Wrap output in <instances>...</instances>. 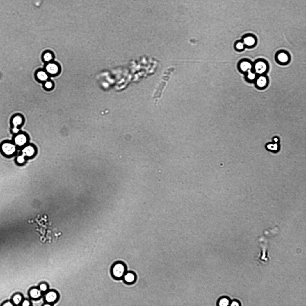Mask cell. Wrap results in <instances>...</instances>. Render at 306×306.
<instances>
[{"mask_svg":"<svg viewBox=\"0 0 306 306\" xmlns=\"http://www.w3.org/2000/svg\"><path fill=\"white\" fill-rule=\"evenodd\" d=\"M125 265L122 262H116L113 266L111 273L113 277L116 279L122 278L127 272Z\"/></svg>","mask_w":306,"mask_h":306,"instance_id":"1","label":"cell"},{"mask_svg":"<svg viewBox=\"0 0 306 306\" xmlns=\"http://www.w3.org/2000/svg\"><path fill=\"white\" fill-rule=\"evenodd\" d=\"M44 69L50 77L58 76L61 71V68L59 64L54 61L46 63Z\"/></svg>","mask_w":306,"mask_h":306,"instance_id":"2","label":"cell"},{"mask_svg":"<svg viewBox=\"0 0 306 306\" xmlns=\"http://www.w3.org/2000/svg\"><path fill=\"white\" fill-rule=\"evenodd\" d=\"M246 48L252 49L255 47L257 43V39L254 34L248 33L244 35L242 39Z\"/></svg>","mask_w":306,"mask_h":306,"instance_id":"3","label":"cell"},{"mask_svg":"<svg viewBox=\"0 0 306 306\" xmlns=\"http://www.w3.org/2000/svg\"><path fill=\"white\" fill-rule=\"evenodd\" d=\"M276 61L281 64H287L290 60L291 56L289 53L284 50H280L276 53L275 55Z\"/></svg>","mask_w":306,"mask_h":306,"instance_id":"4","label":"cell"},{"mask_svg":"<svg viewBox=\"0 0 306 306\" xmlns=\"http://www.w3.org/2000/svg\"><path fill=\"white\" fill-rule=\"evenodd\" d=\"M256 73L261 74L264 73L268 67L267 62L264 59H259L256 60L253 65Z\"/></svg>","mask_w":306,"mask_h":306,"instance_id":"5","label":"cell"},{"mask_svg":"<svg viewBox=\"0 0 306 306\" xmlns=\"http://www.w3.org/2000/svg\"><path fill=\"white\" fill-rule=\"evenodd\" d=\"M35 76L36 80L42 83L50 79V76L44 69H39L36 72Z\"/></svg>","mask_w":306,"mask_h":306,"instance_id":"6","label":"cell"},{"mask_svg":"<svg viewBox=\"0 0 306 306\" xmlns=\"http://www.w3.org/2000/svg\"><path fill=\"white\" fill-rule=\"evenodd\" d=\"M1 148L2 151L6 156L13 155L16 151L15 146L12 143H8L3 144Z\"/></svg>","mask_w":306,"mask_h":306,"instance_id":"7","label":"cell"},{"mask_svg":"<svg viewBox=\"0 0 306 306\" xmlns=\"http://www.w3.org/2000/svg\"><path fill=\"white\" fill-rule=\"evenodd\" d=\"M239 68L243 72L251 71L253 66V64L249 60L243 59L240 61L239 63Z\"/></svg>","mask_w":306,"mask_h":306,"instance_id":"8","label":"cell"},{"mask_svg":"<svg viewBox=\"0 0 306 306\" xmlns=\"http://www.w3.org/2000/svg\"><path fill=\"white\" fill-rule=\"evenodd\" d=\"M23 117L19 115H16L13 117L12 123L14 126L13 131L14 133L18 132L19 130L17 127L23 124Z\"/></svg>","mask_w":306,"mask_h":306,"instance_id":"9","label":"cell"},{"mask_svg":"<svg viewBox=\"0 0 306 306\" xmlns=\"http://www.w3.org/2000/svg\"><path fill=\"white\" fill-rule=\"evenodd\" d=\"M123 278L125 282L128 284H131L135 282L136 277L134 272L129 271L126 273Z\"/></svg>","mask_w":306,"mask_h":306,"instance_id":"10","label":"cell"},{"mask_svg":"<svg viewBox=\"0 0 306 306\" xmlns=\"http://www.w3.org/2000/svg\"><path fill=\"white\" fill-rule=\"evenodd\" d=\"M14 141L17 145L21 147L25 145L26 143L28 141V138L25 134H20L15 137Z\"/></svg>","mask_w":306,"mask_h":306,"instance_id":"11","label":"cell"},{"mask_svg":"<svg viewBox=\"0 0 306 306\" xmlns=\"http://www.w3.org/2000/svg\"><path fill=\"white\" fill-rule=\"evenodd\" d=\"M35 148L31 146H28L23 149L22 150V155L20 156L24 159L25 156L28 157H32L35 154Z\"/></svg>","mask_w":306,"mask_h":306,"instance_id":"12","label":"cell"},{"mask_svg":"<svg viewBox=\"0 0 306 306\" xmlns=\"http://www.w3.org/2000/svg\"><path fill=\"white\" fill-rule=\"evenodd\" d=\"M58 294L54 291H51L48 292L46 295L45 299L46 301L50 303L56 301L58 298Z\"/></svg>","mask_w":306,"mask_h":306,"instance_id":"13","label":"cell"},{"mask_svg":"<svg viewBox=\"0 0 306 306\" xmlns=\"http://www.w3.org/2000/svg\"><path fill=\"white\" fill-rule=\"evenodd\" d=\"M42 58L43 61L46 63L51 62L54 61V54L51 51H46L43 54Z\"/></svg>","mask_w":306,"mask_h":306,"instance_id":"14","label":"cell"},{"mask_svg":"<svg viewBox=\"0 0 306 306\" xmlns=\"http://www.w3.org/2000/svg\"><path fill=\"white\" fill-rule=\"evenodd\" d=\"M29 295L30 297L32 298L37 299L41 296V292L40 289L37 288L32 289L29 291Z\"/></svg>","mask_w":306,"mask_h":306,"instance_id":"15","label":"cell"},{"mask_svg":"<svg viewBox=\"0 0 306 306\" xmlns=\"http://www.w3.org/2000/svg\"><path fill=\"white\" fill-rule=\"evenodd\" d=\"M234 47L235 50L238 52H242L246 48L242 39L235 42Z\"/></svg>","mask_w":306,"mask_h":306,"instance_id":"16","label":"cell"},{"mask_svg":"<svg viewBox=\"0 0 306 306\" xmlns=\"http://www.w3.org/2000/svg\"><path fill=\"white\" fill-rule=\"evenodd\" d=\"M43 88L47 91L52 90L54 88V83L50 79L43 83Z\"/></svg>","mask_w":306,"mask_h":306,"instance_id":"17","label":"cell"},{"mask_svg":"<svg viewBox=\"0 0 306 306\" xmlns=\"http://www.w3.org/2000/svg\"><path fill=\"white\" fill-rule=\"evenodd\" d=\"M256 83L259 87L262 88L266 85L267 83V79L265 76H260L257 79Z\"/></svg>","mask_w":306,"mask_h":306,"instance_id":"18","label":"cell"},{"mask_svg":"<svg viewBox=\"0 0 306 306\" xmlns=\"http://www.w3.org/2000/svg\"><path fill=\"white\" fill-rule=\"evenodd\" d=\"M22 297L19 294H17L15 295L13 298V303L16 305L20 304L22 300Z\"/></svg>","mask_w":306,"mask_h":306,"instance_id":"19","label":"cell"},{"mask_svg":"<svg viewBox=\"0 0 306 306\" xmlns=\"http://www.w3.org/2000/svg\"><path fill=\"white\" fill-rule=\"evenodd\" d=\"M229 304V301L227 298H223L221 300L219 303L220 306H227Z\"/></svg>","mask_w":306,"mask_h":306,"instance_id":"20","label":"cell"},{"mask_svg":"<svg viewBox=\"0 0 306 306\" xmlns=\"http://www.w3.org/2000/svg\"><path fill=\"white\" fill-rule=\"evenodd\" d=\"M248 79L251 80H253L255 79V74L253 73L251 71H250L248 72Z\"/></svg>","mask_w":306,"mask_h":306,"instance_id":"21","label":"cell"},{"mask_svg":"<svg viewBox=\"0 0 306 306\" xmlns=\"http://www.w3.org/2000/svg\"><path fill=\"white\" fill-rule=\"evenodd\" d=\"M39 289L41 291L45 292L47 290L48 287L46 284L43 283L40 285Z\"/></svg>","mask_w":306,"mask_h":306,"instance_id":"22","label":"cell"},{"mask_svg":"<svg viewBox=\"0 0 306 306\" xmlns=\"http://www.w3.org/2000/svg\"><path fill=\"white\" fill-rule=\"evenodd\" d=\"M30 303L27 300L24 301L22 303V305L24 306H29L30 305Z\"/></svg>","mask_w":306,"mask_h":306,"instance_id":"23","label":"cell"},{"mask_svg":"<svg viewBox=\"0 0 306 306\" xmlns=\"http://www.w3.org/2000/svg\"><path fill=\"white\" fill-rule=\"evenodd\" d=\"M13 304L10 301L6 302L3 305V306H13Z\"/></svg>","mask_w":306,"mask_h":306,"instance_id":"24","label":"cell"},{"mask_svg":"<svg viewBox=\"0 0 306 306\" xmlns=\"http://www.w3.org/2000/svg\"><path fill=\"white\" fill-rule=\"evenodd\" d=\"M231 306H239V304L237 302H235V301L234 302H234H233L231 303Z\"/></svg>","mask_w":306,"mask_h":306,"instance_id":"25","label":"cell"},{"mask_svg":"<svg viewBox=\"0 0 306 306\" xmlns=\"http://www.w3.org/2000/svg\"><path fill=\"white\" fill-rule=\"evenodd\" d=\"M51 305L49 303H47V304H45L44 305V306H50Z\"/></svg>","mask_w":306,"mask_h":306,"instance_id":"26","label":"cell"}]
</instances>
